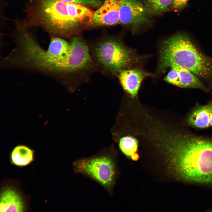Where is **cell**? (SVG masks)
I'll list each match as a JSON object with an SVG mask.
<instances>
[{
  "instance_id": "6da1fadb",
  "label": "cell",
  "mask_w": 212,
  "mask_h": 212,
  "mask_svg": "<svg viewBox=\"0 0 212 212\" xmlns=\"http://www.w3.org/2000/svg\"><path fill=\"white\" fill-rule=\"evenodd\" d=\"M167 134L164 148L176 176L186 182L212 184V139L187 132Z\"/></svg>"
},
{
  "instance_id": "7a4b0ae2",
  "label": "cell",
  "mask_w": 212,
  "mask_h": 212,
  "mask_svg": "<svg viewBox=\"0 0 212 212\" xmlns=\"http://www.w3.org/2000/svg\"><path fill=\"white\" fill-rule=\"evenodd\" d=\"M160 55V71L175 66L184 67L212 87V57L202 53L187 35L178 34L165 40Z\"/></svg>"
},
{
  "instance_id": "3957f363",
  "label": "cell",
  "mask_w": 212,
  "mask_h": 212,
  "mask_svg": "<svg viewBox=\"0 0 212 212\" xmlns=\"http://www.w3.org/2000/svg\"><path fill=\"white\" fill-rule=\"evenodd\" d=\"M26 5L22 26L42 28L53 37H65L77 26L71 18L67 3L59 0H29Z\"/></svg>"
},
{
  "instance_id": "277c9868",
  "label": "cell",
  "mask_w": 212,
  "mask_h": 212,
  "mask_svg": "<svg viewBox=\"0 0 212 212\" xmlns=\"http://www.w3.org/2000/svg\"><path fill=\"white\" fill-rule=\"evenodd\" d=\"M93 52L98 62L106 70L113 73L118 74L142 59L134 50L112 38L98 42L95 45Z\"/></svg>"
},
{
  "instance_id": "5b68a950",
  "label": "cell",
  "mask_w": 212,
  "mask_h": 212,
  "mask_svg": "<svg viewBox=\"0 0 212 212\" xmlns=\"http://www.w3.org/2000/svg\"><path fill=\"white\" fill-rule=\"evenodd\" d=\"M74 165L77 171L89 175L106 187H110L113 183L115 165L109 157L102 156L78 160L74 163Z\"/></svg>"
},
{
  "instance_id": "8992f818",
  "label": "cell",
  "mask_w": 212,
  "mask_h": 212,
  "mask_svg": "<svg viewBox=\"0 0 212 212\" xmlns=\"http://www.w3.org/2000/svg\"><path fill=\"white\" fill-rule=\"evenodd\" d=\"M70 44V54L62 76L87 69L90 67L92 62L88 46L82 39L78 37H74Z\"/></svg>"
},
{
  "instance_id": "52a82bcc",
  "label": "cell",
  "mask_w": 212,
  "mask_h": 212,
  "mask_svg": "<svg viewBox=\"0 0 212 212\" xmlns=\"http://www.w3.org/2000/svg\"><path fill=\"white\" fill-rule=\"evenodd\" d=\"M150 10L138 0H121L120 22L134 26L143 24L148 21Z\"/></svg>"
},
{
  "instance_id": "ba28073f",
  "label": "cell",
  "mask_w": 212,
  "mask_h": 212,
  "mask_svg": "<svg viewBox=\"0 0 212 212\" xmlns=\"http://www.w3.org/2000/svg\"><path fill=\"white\" fill-rule=\"evenodd\" d=\"M121 0H106L93 12L90 22L98 26H109L120 22Z\"/></svg>"
},
{
  "instance_id": "9c48e42d",
  "label": "cell",
  "mask_w": 212,
  "mask_h": 212,
  "mask_svg": "<svg viewBox=\"0 0 212 212\" xmlns=\"http://www.w3.org/2000/svg\"><path fill=\"white\" fill-rule=\"evenodd\" d=\"M48 48L52 55L53 71L55 75L59 76L62 73L70 54V43L61 37H52Z\"/></svg>"
},
{
  "instance_id": "30bf717a",
  "label": "cell",
  "mask_w": 212,
  "mask_h": 212,
  "mask_svg": "<svg viewBox=\"0 0 212 212\" xmlns=\"http://www.w3.org/2000/svg\"><path fill=\"white\" fill-rule=\"evenodd\" d=\"M149 75L139 69H125L118 73V77L123 89L133 97L137 95L142 81Z\"/></svg>"
},
{
  "instance_id": "8fae6325",
  "label": "cell",
  "mask_w": 212,
  "mask_h": 212,
  "mask_svg": "<svg viewBox=\"0 0 212 212\" xmlns=\"http://www.w3.org/2000/svg\"><path fill=\"white\" fill-rule=\"evenodd\" d=\"M0 211L23 212L25 204L21 195L14 189L6 188L0 196Z\"/></svg>"
},
{
  "instance_id": "7c38bea8",
  "label": "cell",
  "mask_w": 212,
  "mask_h": 212,
  "mask_svg": "<svg viewBox=\"0 0 212 212\" xmlns=\"http://www.w3.org/2000/svg\"><path fill=\"white\" fill-rule=\"evenodd\" d=\"M174 66L176 67L178 73L179 87L197 89L206 92L209 91V89L201 79L189 69L179 66Z\"/></svg>"
},
{
  "instance_id": "4fadbf2b",
  "label": "cell",
  "mask_w": 212,
  "mask_h": 212,
  "mask_svg": "<svg viewBox=\"0 0 212 212\" xmlns=\"http://www.w3.org/2000/svg\"><path fill=\"white\" fill-rule=\"evenodd\" d=\"M209 115L208 104L198 106L189 114L187 122L195 128H205L209 127Z\"/></svg>"
},
{
  "instance_id": "5bb4252c",
  "label": "cell",
  "mask_w": 212,
  "mask_h": 212,
  "mask_svg": "<svg viewBox=\"0 0 212 212\" xmlns=\"http://www.w3.org/2000/svg\"><path fill=\"white\" fill-rule=\"evenodd\" d=\"M66 3L69 14L77 25L85 21L90 22L94 12L87 6L74 3Z\"/></svg>"
},
{
  "instance_id": "9a60e30c",
  "label": "cell",
  "mask_w": 212,
  "mask_h": 212,
  "mask_svg": "<svg viewBox=\"0 0 212 212\" xmlns=\"http://www.w3.org/2000/svg\"><path fill=\"white\" fill-rule=\"evenodd\" d=\"M34 153V151L26 145H17L13 149L11 153L12 163L18 166H26L33 161Z\"/></svg>"
},
{
  "instance_id": "2e32d148",
  "label": "cell",
  "mask_w": 212,
  "mask_h": 212,
  "mask_svg": "<svg viewBox=\"0 0 212 212\" xmlns=\"http://www.w3.org/2000/svg\"><path fill=\"white\" fill-rule=\"evenodd\" d=\"M138 145L136 139L129 136L122 138L119 143L120 148L122 151L126 155L130 157L136 153Z\"/></svg>"
},
{
  "instance_id": "e0dca14e",
  "label": "cell",
  "mask_w": 212,
  "mask_h": 212,
  "mask_svg": "<svg viewBox=\"0 0 212 212\" xmlns=\"http://www.w3.org/2000/svg\"><path fill=\"white\" fill-rule=\"evenodd\" d=\"M146 6L156 13L164 12L172 7L173 0H144Z\"/></svg>"
},
{
  "instance_id": "ac0fdd59",
  "label": "cell",
  "mask_w": 212,
  "mask_h": 212,
  "mask_svg": "<svg viewBox=\"0 0 212 212\" xmlns=\"http://www.w3.org/2000/svg\"><path fill=\"white\" fill-rule=\"evenodd\" d=\"M165 78L168 82L179 87L180 81L179 74L176 67L173 66Z\"/></svg>"
},
{
  "instance_id": "d6986e66",
  "label": "cell",
  "mask_w": 212,
  "mask_h": 212,
  "mask_svg": "<svg viewBox=\"0 0 212 212\" xmlns=\"http://www.w3.org/2000/svg\"><path fill=\"white\" fill-rule=\"evenodd\" d=\"M66 3H74L85 6L87 7H100L103 4L99 0H59Z\"/></svg>"
},
{
  "instance_id": "ffe728a7",
  "label": "cell",
  "mask_w": 212,
  "mask_h": 212,
  "mask_svg": "<svg viewBox=\"0 0 212 212\" xmlns=\"http://www.w3.org/2000/svg\"><path fill=\"white\" fill-rule=\"evenodd\" d=\"M189 0H173L172 7L176 10H179L185 7Z\"/></svg>"
},
{
  "instance_id": "44dd1931",
  "label": "cell",
  "mask_w": 212,
  "mask_h": 212,
  "mask_svg": "<svg viewBox=\"0 0 212 212\" xmlns=\"http://www.w3.org/2000/svg\"><path fill=\"white\" fill-rule=\"evenodd\" d=\"M131 157L132 160H136L138 158V155L135 153L131 156Z\"/></svg>"
}]
</instances>
